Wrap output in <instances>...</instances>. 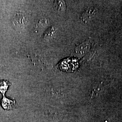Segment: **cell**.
<instances>
[{
	"label": "cell",
	"instance_id": "1",
	"mask_svg": "<svg viewBox=\"0 0 122 122\" xmlns=\"http://www.w3.org/2000/svg\"><path fill=\"white\" fill-rule=\"evenodd\" d=\"M27 18L24 13L18 12L14 18V23L16 26L22 27L26 24Z\"/></svg>",
	"mask_w": 122,
	"mask_h": 122
},
{
	"label": "cell",
	"instance_id": "2",
	"mask_svg": "<svg viewBox=\"0 0 122 122\" xmlns=\"http://www.w3.org/2000/svg\"><path fill=\"white\" fill-rule=\"evenodd\" d=\"M90 44L89 43L86 42L80 45L76 49V52L77 55L82 56L85 54L89 50Z\"/></svg>",
	"mask_w": 122,
	"mask_h": 122
},
{
	"label": "cell",
	"instance_id": "3",
	"mask_svg": "<svg viewBox=\"0 0 122 122\" xmlns=\"http://www.w3.org/2000/svg\"><path fill=\"white\" fill-rule=\"evenodd\" d=\"M15 100H10L3 96L1 100V105L3 108L6 110H10L13 108L14 105H15Z\"/></svg>",
	"mask_w": 122,
	"mask_h": 122
},
{
	"label": "cell",
	"instance_id": "4",
	"mask_svg": "<svg viewBox=\"0 0 122 122\" xmlns=\"http://www.w3.org/2000/svg\"><path fill=\"white\" fill-rule=\"evenodd\" d=\"M96 10L94 8L88 9L82 15V18L83 20L87 21L94 17L96 15Z\"/></svg>",
	"mask_w": 122,
	"mask_h": 122
},
{
	"label": "cell",
	"instance_id": "5",
	"mask_svg": "<svg viewBox=\"0 0 122 122\" xmlns=\"http://www.w3.org/2000/svg\"><path fill=\"white\" fill-rule=\"evenodd\" d=\"M54 7L57 12H62L65 10V5L63 1H56L54 4Z\"/></svg>",
	"mask_w": 122,
	"mask_h": 122
},
{
	"label": "cell",
	"instance_id": "6",
	"mask_svg": "<svg viewBox=\"0 0 122 122\" xmlns=\"http://www.w3.org/2000/svg\"><path fill=\"white\" fill-rule=\"evenodd\" d=\"M10 83L6 81H0V92L2 94L3 96H5V94L7 90L9 87Z\"/></svg>",
	"mask_w": 122,
	"mask_h": 122
},
{
	"label": "cell",
	"instance_id": "7",
	"mask_svg": "<svg viewBox=\"0 0 122 122\" xmlns=\"http://www.w3.org/2000/svg\"><path fill=\"white\" fill-rule=\"evenodd\" d=\"M53 32H54V30L52 29H49V30L46 32L45 37L46 38H49L50 37H52L53 35Z\"/></svg>",
	"mask_w": 122,
	"mask_h": 122
},
{
	"label": "cell",
	"instance_id": "8",
	"mask_svg": "<svg viewBox=\"0 0 122 122\" xmlns=\"http://www.w3.org/2000/svg\"><path fill=\"white\" fill-rule=\"evenodd\" d=\"M108 122V121H105V122Z\"/></svg>",
	"mask_w": 122,
	"mask_h": 122
}]
</instances>
